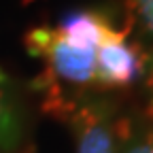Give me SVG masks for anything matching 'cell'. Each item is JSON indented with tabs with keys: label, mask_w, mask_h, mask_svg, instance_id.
<instances>
[{
	"label": "cell",
	"mask_w": 153,
	"mask_h": 153,
	"mask_svg": "<svg viewBox=\"0 0 153 153\" xmlns=\"http://www.w3.org/2000/svg\"><path fill=\"white\" fill-rule=\"evenodd\" d=\"M45 108L70 126L76 153H119L130 115L117 104L89 91L45 94Z\"/></svg>",
	"instance_id": "6da1fadb"
},
{
	"label": "cell",
	"mask_w": 153,
	"mask_h": 153,
	"mask_svg": "<svg viewBox=\"0 0 153 153\" xmlns=\"http://www.w3.org/2000/svg\"><path fill=\"white\" fill-rule=\"evenodd\" d=\"M26 49L45 62V72L34 81L43 94L89 91V87H96L98 45L70 38L57 26H36L26 34Z\"/></svg>",
	"instance_id": "7a4b0ae2"
},
{
	"label": "cell",
	"mask_w": 153,
	"mask_h": 153,
	"mask_svg": "<svg viewBox=\"0 0 153 153\" xmlns=\"http://www.w3.org/2000/svg\"><path fill=\"white\" fill-rule=\"evenodd\" d=\"M147 66V47L136 38H130V30L108 28L96 49V87L123 89L143 81Z\"/></svg>",
	"instance_id": "3957f363"
},
{
	"label": "cell",
	"mask_w": 153,
	"mask_h": 153,
	"mask_svg": "<svg viewBox=\"0 0 153 153\" xmlns=\"http://www.w3.org/2000/svg\"><path fill=\"white\" fill-rule=\"evenodd\" d=\"M119 153H153V119L147 115H130Z\"/></svg>",
	"instance_id": "277c9868"
},
{
	"label": "cell",
	"mask_w": 153,
	"mask_h": 153,
	"mask_svg": "<svg viewBox=\"0 0 153 153\" xmlns=\"http://www.w3.org/2000/svg\"><path fill=\"white\" fill-rule=\"evenodd\" d=\"M128 17H130V32L136 30L138 38L145 47L153 45V0H126Z\"/></svg>",
	"instance_id": "5b68a950"
},
{
	"label": "cell",
	"mask_w": 153,
	"mask_h": 153,
	"mask_svg": "<svg viewBox=\"0 0 153 153\" xmlns=\"http://www.w3.org/2000/svg\"><path fill=\"white\" fill-rule=\"evenodd\" d=\"M19 138H22L19 117H17L13 104L9 102V98L4 96V91L0 89V149L2 151L15 149Z\"/></svg>",
	"instance_id": "8992f818"
},
{
	"label": "cell",
	"mask_w": 153,
	"mask_h": 153,
	"mask_svg": "<svg viewBox=\"0 0 153 153\" xmlns=\"http://www.w3.org/2000/svg\"><path fill=\"white\" fill-rule=\"evenodd\" d=\"M140 85H143V91H145L143 115L153 119V45L147 47V66H145V74H143Z\"/></svg>",
	"instance_id": "52a82bcc"
},
{
	"label": "cell",
	"mask_w": 153,
	"mask_h": 153,
	"mask_svg": "<svg viewBox=\"0 0 153 153\" xmlns=\"http://www.w3.org/2000/svg\"><path fill=\"white\" fill-rule=\"evenodd\" d=\"M2 81H7V74H4L2 70H0V83H2Z\"/></svg>",
	"instance_id": "ba28073f"
}]
</instances>
